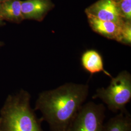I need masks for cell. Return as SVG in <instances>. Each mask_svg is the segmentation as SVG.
<instances>
[{
    "instance_id": "1",
    "label": "cell",
    "mask_w": 131,
    "mask_h": 131,
    "mask_svg": "<svg viewBox=\"0 0 131 131\" xmlns=\"http://www.w3.org/2000/svg\"><path fill=\"white\" fill-rule=\"evenodd\" d=\"M89 93L88 84L66 83L40 93L34 110L41 113L42 121L47 122L51 131H67Z\"/></svg>"
},
{
    "instance_id": "2",
    "label": "cell",
    "mask_w": 131,
    "mask_h": 131,
    "mask_svg": "<svg viewBox=\"0 0 131 131\" xmlns=\"http://www.w3.org/2000/svg\"><path fill=\"white\" fill-rule=\"evenodd\" d=\"M31 98L23 89L7 96L0 110V131H44L41 118L31 106Z\"/></svg>"
},
{
    "instance_id": "3",
    "label": "cell",
    "mask_w": 131,
    "mask_h": 131,
    "mask_svg": "<svg viewBox=\"0 0 131 131\" xmlns=\"http://www.w3.org/2000/svg\"><path fill=\"white\" fill-rule=\"evenodd\" d=\"M93 99H100L112 112L126 111V105L131 100V75L126 70L122 71L112 77L106 88L97 89Z\"/></svg>"
},
{
    "instance_id": "4",
    "label": "cell",
    "mask_w": 131,
    "mask_h": 131,
    "mask_svg": "<svg viewBox=\"0 0 131 131\" xmlns=\"http://www.w3.org/2000/svg\"><path fill=\"white\" fill-rule=\"evenodd\" d=\"M105 111L103 103H84L67 131H104Z\"/></svg>"
},
{
    "instance_id": "5",
    "label": "cell",
    "mask_w": 131,
    "mask_h": 131,
    "mask_svg": "<svg viewBox=\"0 0 131 131\" xmlns=\"http://www.w3.org/2000/svg\"><path fill=\"white\" fill-rule=\"evenodd\" d=\"M85 12L86 16L102 20L112 21L119 24L125 21L119 13L115 0H98L86 8Z\"/></svg>"
},
{
    "instance_id": "6",
    "label": "cell",
    "mask_w": 131,
    "mask_h": 131,
    "mask_svg": "<svg viewBox=\"0 0 131 131\" xmlns=\"http://www.w3.org/2000/svg\"><path fill=\"white\" fill-rule=\"evenodd\" d=\"M21 12L24 19L41 21L53 8L51 0H25L21 1Z\"/></svg>"
},
{
    "instance_id": "7",
    "label": "cell",
    "mask_w": 131,
    "mask_h": 131,
    "mask_svg": "<svg viewBox=\"0 0 131 131\" xmlns=\"http://www.w3.org/2000/svg\"><path fill=\"white\" fill-rule=\"evenodd\" d=\"M87 17L90 27L95 32L105 38L120 42L122 24H119L112 21L102 20L90 16Z\"/></svg>"
},
{
    "instance_id": "8",
    "label": "cell",
    "mask_w": 131,
    "mask_h": 131,
    "mask_svg": "<svg viewBox=\"0 0 131 131\" xmlns=\"http://www.w3.org/2000/svg\"><path fill=\"white\" fill-rule=\"evenodd\" d=\"M81 62L83 68L91 75L103 72L110 78L112 77L104 69L102 57L95 50H91L84 52L82 56Z\"/></svg>"
},
{
    "instance_id": "9",
    "label": "cell",
    "mask_w": 131,
    "mask_h": 131,
    "mask_svg": "<svg viewBox=\"0 0 131 131\" xmlns=\"http://www.w3.org/2000/svg\"><path fill=\"white\" fill-rule=\"evenodd\" d=\"M0 15L3 20L20 23L24 20L21 12V1L5 0L1 3Z\"/></svg>"
},
{
    "instance_id": "10",
    "label": "cell",
    "mask_w": 131,
    "mask_h": 131,
    "mask_svg": "<svg viewBox=\"0 0 131 131\" xmlns=\"http://www.w3.org/2000/svg\"><path fill=\"white\" fill-rule=\"evenodd\" d=\"M104 131H131V116L126 110L119 112L104 123Z\"/></svg>"
},
{
    "instance_id": "11",
    "label": "cell",
    "mask_w": 131,
    "mask_h": 131,
    "mask_svg": "<svg viewBox=\"0 0 131 131\" xmlns=\"http://www.w3.org/2000/svg\"><path fill=\"white\" fill-rule=\"evenodd\" d=\"M121 17L125 21H131V0L116 1Z\"/></svg>"
},
{
    "instance_id": "12",
    "label": "cell",
    "mask_w": 131,
    "mask_h": 131,
    "mask_svg": "<svg viewBox=\"0 0 131 131\" xmlns=\"http://www.w3.org/2000/svg\"><path fill=\"white\" fill-rule=\"evenodd\" d=\"M121 43L130 45L131 43V21H125L122 24Z\"/></svg>"
},
{
    "instance_id": "13",
    "label": "cell",
    "mask_w": 131,
    "mask_h": 131,
    "mask_svg": "<svg viewBox=\"0 0 131 131\" xmlns=\"http://www.w3.org/2000/svg\"><path fill=\"white\" fill-rule=\"evenodd\" d=\"M1 3H0V10H1ZM5 24V23H4V20L3 19H2L1 17V15H0V25H4Z\"/></svg>"
},
{
    "instance_id": "14",
    "label": "cell",
    "mask_w": 131,
    "mask_h": 131,
    "mask_svg": "<svg viewBox=\"0 0 131 131\" xmlns=\"http://www.w3.org/2000/svg\"><path fill=\"white\" fill-rule=\"evenodd\" d=\"M5 1V0H0V3H2V2H4Z\"/></svg>"
},
{
    "instance_id": "15",
    "label": "cell",
    "mask_w": 131,
    "mask_h": 131,
    "mask_svg": "<svg viewBox=\"0 0 131 131\" xmlns=\"http://www.w3.org/2000/svg\"><path fill=\"white\" fill-rule=\"evenodd\" d=\"M1 45H2V42H1V41H0V46H1Z\"/></svg>"
},
{
    "instance_id": "16",
    "label": "cell",
    "mask_w": 131,
    "mask_h": 131,
    "mask_svg": "<svg viewBox=\"0 0 131 131\" xmlns=\"http://www.w3.org/2000/svg\"><path fill=\"white\" fill-rule=\"evenodd\" d=\"M0 122H1V118H0Z\"/></svg>"
},
{
    "instance_id": "17",
    "label": "cell",
    "mask_w": 131,
    "mask_h": 131,
    "mask_svg": "<svg viewBox=\"0 0 131 131\" xmlns=\"http://www.w3.org/2000/svg\"><path fill=\"white\" fill-rule=\"evenodd\" d=\"M115 1H117V0H115Z\"/></svg>"
}]
</instances>
